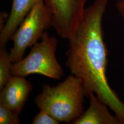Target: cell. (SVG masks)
Instances as JSON below:
<instances>
[{"mask_svg": "<svg viewBox=\"0 0 124 124\" xmlns=\"http://www.w3.org/2000/svg\"><path fill=\"white\" fill-rule=\"evenodd\" d=\"M107 0H96L85 9L81 18L68 39L66 66L79 78L85 97L93 93L124 124V103L108 84L106 76L108 53L102 22Z\"/></svg>", "mask_w": 124, "mask_h": 124, "instance_id": "6da1fadb", "label": "cell"}, {"mask_svg": "<svg viewBox=\"0 0 124 124\" xmlns=\"http://www.w3.org/2000/svg\"><path fill=\"white\" fill-rule=\"evenodd\" d=\"M85 97L80 80L71 74L55 86H42L35 99L36 106L60 122H73L83 113Z\"/></svg>", "mask_w": 124, "mask_h": 124, "instance_id": "7a4b0ae2", "label": "cell"}, {"mask_svg": "<svg viewBox=\"0 0 124 124\" xmlns=\"http://www.w3.org/2000/svg\"><path fill=\"white\" fill-rule=\"evenodd\" d=\"M57 45V38L45 31L40 41L32 46L25 58L13 63L12 75L24 77L36 74L56 80L61 79L64 74L56 57Z\"/></svg>", "mask_w": 124, "mask_h": 124, "instance_id": "3957f363", "label": "cell"}, {"mask_svg": "<svg viewBox=\"0 0 124 124\" xmlns=\"http://www.w3.org/2000/svg\"><path fill=\"white\" fill-rule=\"evenodd\" d=\"M51 26L52 13L44 0H41L27 14L12 37L13 46L9 53L11 62L14 63L21 60L27 48L36 43Z\"/></svg>", "mask_w": 124, "mask_h": 124, "instance_id": "277c9868", "label": "cell"}, {"mask_svg": "<svg viewBox=\"0 0 124 124\" xmlns=\"http://www.w3.org/2000/svg\"><path fill=\"white\" fill-rule=\"evenodd\" d=\"M31 83L23 76L12 75L0 91V105L19 115L32 90Z\"/></svg>", "mask_w": 124, "mask_h": 124, "instance_id": "5b68a950", "label": "cell"}, {"mask_svg": "<svg viewBox=\"0 0 124 124\" xmlns=\"http://www.w3.org/2000/svg\"><path fill=\"white\" fill-rule=\"evenodd\" d=\"M41 0H13L11 12L0 33V46L7 43L32 8Z\"/></svg>", "mask_w": 124, "mask_h": 124, "instance_id": "8992f818", "label": "cell"}, {"mask_svg": "<svg viewBox=\"0 0 124 124\" xmlns=\"http://www.w3.org/2000/svg\"><path fill=\"white\" fill-rule=\"evenodd\" d=\"M90 106L87 110L73 124H121L116 115H113L108 110L107 105L101 101L94 94L88 97Z\"/></svg>", "mask_w": 124, "mask_h": 124, "instance_id": "52a82bcc", "label": "cell"}, {"mask_svg": "<svg viewBox=\"0 0 124 124\" xmlns=\"http://www.w3.org/2000/svg\"><path fill=\"white\" fill-rule=\"evenodd\" d=\"M6 47L0 46V90H1L12 76L11 62L9 53Z\"/></svg>", "mask_w": 124, "mask_h": 124, "instance_id": "ba28073f", "label": "cell"}, {"mask_svg": "<svg viewBox=\"0 0 124 124\" xmlns=\"http://www.w3.org/2000/svg\"><path fill=\"white\" fill-rule=\"evenodd\" d=\"M18 115L8 108L0 105V124H20Z\"/></svg>", "mask_w": 124, "mask_h": 124, "instance_id": "9c48e42d", "label": "cell"}, {"mask_svg": "<svg viewBox=\"0 0 124 124\" xmlns=\"http://www.w3.org/2000/svg\"><path fill=\"white\" fill-rule=\"evenodd\" d=\"M35 116L32 122L33 124H58L60 122L43 110Z\"/></svg>", "mask_w": 124, "mask_h": 124, "instance_id": "30bf717a", "label": "cell"}, {"mask_svg": "<svg viewBox=\"0 0 124 124\" xmlns=\"http://www.w3.org/2000/svg\"><path fill=\"white\" fill-rule=\"evenodd\" d=\"M116 7L120 15L124 19V0H119L116 3Z\"/></svg>", "mask_w": 124, "mask_h": 124, "instance_id": "8fae6325", "label": "cell"}]
</instances>
